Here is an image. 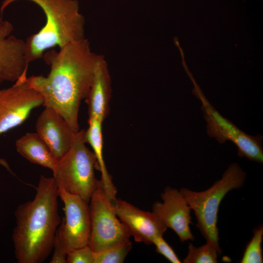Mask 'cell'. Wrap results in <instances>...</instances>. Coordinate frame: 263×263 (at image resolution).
<instances>
[{"label":"cell","mask_w":263,"mask_h":263,"mask_svg":"<svg viewBox=\"0 0 263 263\" xmlns=\"http://www.w3.org/2000/svg\"><path fill=\"white\" fill-rule=\"evenodd\" d=\"M263 236L262 225L256 227L253 235L244 251L241 263H262L263 262L262 243Z\"/></svg>","instance_id":"obj_19"},{"label":"cell","mask_w":263,"mask_h":263,"mask_svg":"<svg viewBox=\"0 0 263 263\" xmlns=\"http://www.w3.org/2000/svg\"><path fill=\"white\" fill-rule=\"evenodd\" d=\"M36 129L57 161L69 150L76 132L60 114L49 107H45L38 118Z\"/></svg>","instance_id":"obj_13"},{"label":"cell","mask_w":263,"mask_h":263,"mask_svg":"<svg viewBox=\"0 0 263 263\" xmlns=\"http://www.w3.org/2000/svg\"><path fill=\"white\" fill-rule=\"evenodd\" d=\"M18 152L30 162L53 171L57 160L37 132H27L16 140Z\"/></svg>","instance_id":"obj_16"},{"label":"cell","mask_w":263,"mask_h":263,"mask_svg":"<svg viewBox=\"0 0 263 263\" xmlns=\"http://www.w3.org/2000/svg\"><path fill=\"white\" fill-rule=\"evenodd\" d=\"M152 244L155 245L156 252L163 255L170 263H181L172 248L165 241L163 236L155 238Z\"/></svg>","instance_id":"obj_21"},{"label":"cell","mask_w":263,"mask_h":263,"mask_svg":"<svg viewBox=\"0 0 263 263\" xmlns=\"http://www.w3.org/2000/svg\"><path fill=\"white\" fill-rule=\"evenodd\" d=\"M91 235L89 245L99 252L130 240L131 233L116 216L113 204L100 183L89 202Z\"/></svg>","instance_id":"obj_6"},{"label":"cell","mask_w":263,"mask_h":263,"mask_svg":"<svg viewBox=\"0 0 263 263\" xmlns=\"http://www.w3.org/2000/svg\"><path fill=\"white\" fill-rule=\"evenodd\" d=\"M102 56L92 51L84 38L59 51L53 49L44 53V61L50 66L49 74L27 78L29 86L42 96V105L56 111L75 132L79 131L81 102L89 95L96 66Z\"/></svg>","instance_id":"obj_1"},{"label":"cell","mask_w":263,"mask_h":263,"mask_svg":"<svg viewBox=\"0 0 263 263\" xmlns=\"http://www.w3.org/2000/svg\"><path fill=\"white\" fill-rule=\"evenodd\" d=\"M84 131H78L75 133L71 148L57 161L53 173L58 185L89 203L100 180L95 176L96 157L86 146Z\"/></svg>","instance_id":"obj_5"},{"label":"cell","mask_w":263,"mask_h":263,"mask_svg":"<svg viewBox=\"0 0 263 263\" xmlns=\"http://www.w3.org/2000/svg\"><path fill=\"white\" fill-rule=\"evenodd\" d=\"M132 248L129 240L99 252H94L93 263H122Z\"/></svg>","instance_id":"obj_18"},{"label":"cell","mask_w":263,"mask_h":263,"mask_svg":"<svg viewBox=\"0 0 263 263\" xmlns=\"http://www.w3.org/2000/svg\"><path fill=\"white\" fill-rule=\"evenodd\" d=\"M161 197L163 202H155L152 212L167 228L176 233L182 242L193 241L189 227L191 209L180 191L167 187Z\"/></svg>","instance_id":"obj_11"},{"label":"cell","mask_w":263,"mask_h":263,"mask_svg":"<svg viewBox=\"0 0 263 263\" xmlns=\"http://www.w3.org/2000/svg\"><path fill=\"white\" fill-rule=\"evenodd\" d=\"M111 79L108 64L102 56L95 67L93 83L86 98L89 117L103 122L109 113Z\"/></svg>","instance_id":"obj_14"},{"label":"cell","mask_w":263,"mask_h":263,"mask_svg":"<svg viewBox=\"0 0 263 263\" xmlns=\"http://www.w3.org/2000/svg\"><path fill=\"white\" fill-rule=\"evenodd\" d=\"M244 1H245L246 0H243Z\"/></svg>","instance_id":"obj_23"},{"label":"cell","mask_w":263,"mask_h":263,"mask_svg":"<svg viewBox=\"0 0 263 263\" xmlns=\"http://www.w3.org/2000/svg\"><path fill=\"white\" fill-rule=\"evenodd\" d=\"M53 255L50 263H66L67 255L63 251L58 243L55 240Z\"/></svg>","instance_id":"obj_22"},{"label":"cell","mask_w":263,"mask_h":263,"mask_svg":"<svg viewBox=\"0 0 263 263\" xmlns=\"http://www.w3.org/2000/svg\"><path fill=\"white\" fill-rule=\"evenodd\" d=\"M58 194L64 204L65 217L61 219L55 240L67 255L89 245L91 229L89 205L79 196L68 192L59 185Z\"/></svg>","instance_id":"obj_8"},{"label":"cell","mask_w":263,"mask_h":263,"mask_svg":"<svg viewBox=\"0 0 263 263\" xmlns=\"http://www.w3.org/2000/svg\"><path fill=\"white\" fill-rule=\"evenodd\" d=\"M34 199L19 205L15 212L12 233L19 263H41L54 248L61 219L58 211V185L54 178L40 176Z\"/></svg>","instance_id":"obj_2"},{"label":"cell","mask_w":263,"mask_h":263,"mask_svg":"<svg viewBox=\"0 0 263 263\" xmlns=\"http://www.w3.org/2000/svg\"><path fill=\"white\" fill-rule=\"evenodd\" d=\"M13 24L0 17V84L26 80L25 41L11 35Z\"/></svg>","instance_id":"obj_10"},{"label":"cell","mask_w":263,"mask_h":263,"mask_svg":"<svg viewBox=\"0 0 263 263\" xmlns=\"http://www.w3.org/2000/svg\"><path fill=\"white\" fill-rule=\"evenodd\" d=\"M19 0H4L0 16L11 3ZM37 4L43 11L46 22L37 33L25 41L26 63L43 57L45 52L56 46L59 48L85 38V19L79 12L77 0H25Z\"/></svg>","instance_id":"obj_3"},{"label":"cell","mask_w":263,"mask_h":263,"mask_svg":"<svg viewBox=\"0 0 263 263\" xmlns=\"http://www.w3.org/2000/svg\"><path fill=\"white\" fill-rule=\"evenodd\" d=\"M113 204L116 216L136 242L152 244L168 228L152 211L141 210L121 199H116Z\"/></svg>","instance_id":"obj_12"},{"label":"cell","mask_w":263,"mask_h":263,"mask_svg":"<svg viewBox=\"0 0 263 263\" xmlns=\"http://www.w3.org/2000/svg\"><path fill=\"white\" fill-rule=\"evenodd\" d=\"M102 122L95 118L89 117L88 128L84 131V140L86 143L91 146L96 157L97 168L101 174L100 181L102 188L108 198L113 203L116 199L117 190L103 159Z\"/></svg>","instance_id":"obj_15"},{"label":"cell","mask_w":263,"mask_h":263,"mask_svg":"<svg viewBox=\"0 0 263 263\" xmlns=\"http://www.w3.org/2000/svg\"><path fill=\"white\" fill-rule=\"evenodd\" d=\"M43 103L41 95L29 86L27 79L0 89V136L21 125L34 109ZM0 165L14 174L5 159L0 158Z\"/></svg>","instance_id":"obj_9"},{"label":"cell","mask_w":263,"mask_h":263,"mask_svg":"<svg viewBox=\"0 0 263 263\" xmlns=\"http://www.w3.org/2000/svg\"><path fill=\"white\" fill-rule=\"evenodd\" d=\"M194 87L192 93L202 102V110L207 122L208 135L220 143L232 141L236 146L238 155L259 163L263 162V136H252L240 130L230 121L223 116L206 99L192 75L188 76Z\"/></svg>","instance_id":"obj_7"},{"label":"cell","mask_w":263,"mask_h":263,"mask_svg":"<svg viewBox=\"0 0 263 263\" xmlns=\"http://www.w3.org/2000/svg\"><path fill=\"white\" fill-rule=\"evenodd\" d=\"M246 176L241 167L234 163L230 164L221 178L207 189L195 191L183 188L180 190L194 212L197 227L206 241L213 243L220 253L222 251L219 244L217 227L220 205L227 192L243 187Z\"/></svg>","instance_id":"obj_4"},{"label":"cell","mask_w":263,"mask_h":263,"mask_svg":"<svg viewBox=\"0 0 263 263\" xmlns=\"http://www.w3.org/2000/svg\"><path fill=\"white\" fill-rule=\"evenodd\" d=\"M218 248L211 242L207 241L205 244L198 247L191 243L188 244V251L184 259V263H216L218 255L220 254Z\"/></svg>","instance_id":"obj_17"},{"label":"cell","mask_w":263,"mask_h":263,"mask_svg":"<svg viewBox=\"0 0 263 263\" xmlns=\"http://www.w3.org/2000/svg\"><path fill=\"white\" fill-rule=\"evenodd\" d=\"M94 252L89 245L75 249L67 254V263H93Z\"/></svg>","instance_id":"obj_20"}]
</instances>
